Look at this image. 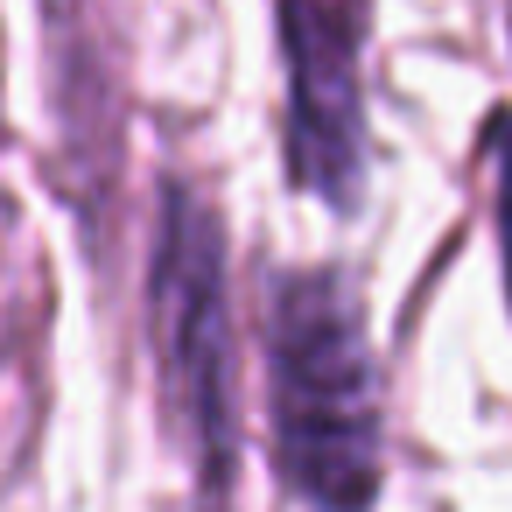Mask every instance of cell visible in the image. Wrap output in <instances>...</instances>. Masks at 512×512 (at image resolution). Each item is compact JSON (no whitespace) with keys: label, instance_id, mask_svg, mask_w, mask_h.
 Wrapping results in <instances>:
<instances>
[{"label":"cell","instance_id":"obj_4","mask_svg":"<svg viewBox=\"0 0 512 512\" xmlns=\"http://www.w3.org/2000/svg\"><path fill=\"white\" fill-rule=\"evenodd\" d=\"M477 155H484V183H491V232H498V281H505V309H512V106H491L477 127Z\"/></svg>","mask_w":512,"mask_h":512},{"label":"cell","instance_id":"obj_1","mask_svg":"<svg viewBox=\"0 0 512 512\" xmlns=\"http://www.w3.org/2000/svg\"><path fill=\"white\" fill-rule=\"evenodd\" d=\"M267 456L302 512H372L386 491V379L337 260L267 267Z\"/></svg>","mask_w":512,"mask_h":512},{"label":"cell","instance_id":"obj_5","mask_svg":"<svg viewBox=\"0 0 512 512\" xmlns=\"http://www.w3.org/2000/svg\"><path fill=\"white\" fill-rule=\"evenodd\" d=\"M505 36H512V0H505Z\"/></svg>","mask_w":512,"mask_h":512},{"label":"cell","instance_id":"obj_2","mask_svg":"<svg viewBox=\"0 0 512 512\" xmlns=\"http://www.w3.org/2000/svg\"><path fill=\"white\" fill-rule=\"evenodd\" d=\"M148 337L169 435L197 463L204 491H232L239 470V330H232V246L225 211L183 169L155 183L148 246Z\"/></svg>","mask_w":512,"mask_h":512},{"label":"cell","instance_id":"obj_6","mask_svg":"<svg viewBox=\"0 0 512 512\" xmlns=\"http://www.w3.org/2000/svg\"><path fill=\"white\" fill-rule=\"evenodd\" d=\"M204 512H211V505H204Z\"/></svg>","mask_w":512,"mask_h":512},{"label":"cell","instance_id":"obj_3","mask_svg":"<svg viewBox=\"0 0 512 512\" xmlns=\"http://www.w3.org/2000/svg\"><path fill=\"white\" fill-rule=\"evenodd\" d=\"M379 0H267L281 64V176L330 218H358L372 176L365 43Z\"/></svg>","mask_w":512,"mask_h":512}]
</instances>
